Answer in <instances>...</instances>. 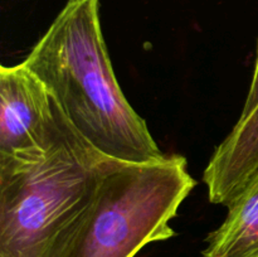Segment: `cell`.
Listing matches in <instances>:
<instances>
[{"instance_id": "2", "label": "cell", "mask_w": 258, "mask_h": 257, "mask_svg": "<svg viewBox=\"0 0 258 257\" xmlns=\"http://www.w3.org/2000/svg\"><path fill=\"white\" fill-rule=\"evenodd\" d=\"M110 161L71 122L42 155L0 158V257H66Z\"/></svg>"}, {"instance_id": "3", "label": "cell", "mask_w": 258, "mask_h": 257, "mask_svg": "<svg viewBox=\"0 0 258 257\" xmlns=\"http://www.w3.org/2000/svg\"><path fill=\"white\" fill-rule=\"evenodd\" d=\"M196 185L180 154L150 163L111 159L66 257H135L148 244L171 238V221Z\"/></svg>"}, {"instance_id": "5", "label": "cell", "mask_w": 258, "mask_h": 257, "mask_svg": "<svg viewBox=\"0 0 258 257\" xmlns=\"http://www.w3.org/2000/svg\"><path fill=\"white\" fill-rule=\"evenodd\" d=\"M258 170V105L239 117L216 148L203 173L208 199L228 206Z\"/></svg>"}, {"instance_id": "4", "label": "cell", "mask_w": 258, "mask_h": 257, "mask_svg": "<svg viewBox=\"0 0 258 257\" xmlns=\"http://www.w3.org/2000/svg\"><path fill=\"white\" fill-rule=\"evenodd\" d=\"M70 122L52 92L24 62L0 67V158L42 155Z\"/></svg>"}, {"instance_id": "6", "label": "cell", "mask_w": 258, "mask_h": 257, "mask_svg": "<svg viewBox=\"0 0 258 257\" xmlns=\"http://www.w3.org/2000/svg\"><path fill=\"white\" fill-rule=\"evenodd\" d=\"M227 208L223 223L207 237L202 257H258V170Z\"/></svg>"}, {"instance_id": "1", "label": "cell", "mask_w": 258, "mask_h": 257, "mask_svg": "<svg viewBox=\"0 0 258 257\" xmlns=\"http://www.w3.org/2000/svg\"><path fill=\"white\" fill-rule=\"evenodd\" d=\"M24 63L101 154L126 163L164 158L118 85L101 28L100 0H67Z\"/></svg>"}, {"instance_id": "7", "label": "cell", "mask_w": 258, "mask_h": 257, "mask_svg": "<svg viewBox=\"0 0 258 257\" xmlns=\"http://www.w3.org/2000/svg\"><path fill=\"white\" fill-rule=\"evenodd\" d=\"M258 105V45H257V55H256V63H254V71L253 76H252L251 85H249L248 93H247L246 102H244L243 107H242V112L239 117H244L248 115L252 110Z\"/></svg>"}]
</instances>
